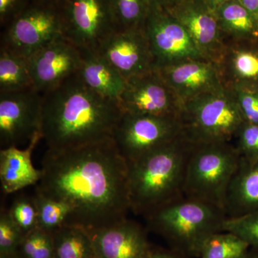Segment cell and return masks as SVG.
Returning a JSON list of instances; mask_svg holds the SVG:
<instances>
[{
	"mask_svg": "<svg viewBox=\"0 0 258 258\" xmlns=\"http://www.w3.org/2000/svg\"><path fill=\"white\" fill-rule=\"evenodd\" d=\"M88 232L96 258H149L152 253L147 230L128 218Z\"/></svg>",
	"mask_w": 258,
	"mask_h": 258,
	"instance_id": "cell-17",
	"label": "cell"
},
{
	"mask_svg": "<svg viewBox=\"0 0 258 258\" xmlns=\"http://www.w3.org/2000/svg\"><path fill=\"white\" fill-rule=\"evenodd\" d=\"M203 1L210 9L215 11L219 7L221 6L224 3L230 1V0H203Z\"/></svg>",
	"mask_w": 258,
	"mask_h": 258,
	"instance_id": "cell-38",
	"label": "cell"
},
{
	"mask_svg": "<svg viewBox=\"0 0 258 258\" xmlns=\"http://www.w3.org/2000/svg\"><path fill=\"white\" fill-rule=\"evenodd\" d=\"M117 30L143 28L149 13L147 0H111Z\"/></svg>",
	"mask_w": 258,
	"mask_h": 258,
	"instance_id": "cell-26",
	"label": "cell"
},
{
	"mask_svg": "<svg viewBox=\"0 0 258 258\" xmlns=\"http://www.w3.org/2000/svg\"><path fill=\"white\" fill-rule=\"evenodd\" d=\"M28 60L34 88L43 95L79 73L82 52L62 35L36 51Z\"/></svg>",
	"mask_w": 258,
	"mask_h": 258,
	"instance_id": "cell-13",
	"label": "cell"
},
{
	"mask_svg": "<svg viewBox=\"0 0 258 258\" xmlns=\"http://www.w3.org/2000/svg\"><path fill=\"white\" fill-rule=\"evenodd\" d=\"M32 0H0V26L3 29L18 16Z\"/></svg>",
	"mask_w": 258,
	"mask_h": 258,
	"instance_id": "cell-34",
	"label": "cell"
},
{
	"mask_svg": "<svg viewBox=\"0 0 258 258\" xmlns=\"http://www.w3.org/2000/svg\"><path fill=\"white\" fill-rule=\"evenodd\" d=\"M9 212L25 235L38 227V215L33 197L23 195L17 197Z\"/></svg>",
	"mask_w": 258,
	"mask_h": 258,
	"instance_id": "cell-29",
	"label": "cell"
},
{
	"mask_svg": "<svg viewBox=\"0 0 258 258\" xmlns=\"http://www.w3.org/2000/svg\"><path fill=\"white\" fill-rule=\"evenodd\" d=\"M42 95L35 88L0 93L1 149L30 142L40 132Z\"/></svg>",
	"mask_w": 258,
	"mask_h": 258,
	"instance_id": "cell-12",
	"label": "cell"
},
{
	"mask_svg": "<svg viewBox=\"0 0 258 258\" xmlns=\"http://www.w3.org/2000/svg\"><path fill=\"white\" fill-rule=\"evenodd\" d=\"M241 158V157H240ZM258 211V161L240 159L226 197L227 217H236Z\"/></svg>",
	"mask_w": 258,
	"mask_h": 258,
	"instance_id": "cell-20",
	"label": "cell"
},
{
	"mask_svg": "<svg viewBox=\"0 0 258 258\" xmlns=\"http://www.w3.org/2000/svg\"><path fill=\"white\" fill-rule=\"evenodd\" d=\"M34 88L28 57L0 47V93Z\"/></svg>",
	"mask_w": 258,
	"mask_h": 258,
	"instance_id": "cell-24",
	"label": "cell"
},
{
	"mask_svg": "<svg viewBox=\"0 0 258 258\" xmlns=\"http://www.w3.org/2000/svg\"><path fill=\"white\" fill-rule=\"evenodd\" d=\"M155 70L182 103L226 87L218 66L208 59L180 61Z\"/></svg>",
	"mask_w": 258,
	"mask_h": 258,
	"instance_id": "cell-15",
	"label": "cell"
},
{
	"mask_svg": "<svg viewBox=\"0 0 258 258\" xmlns=\"http://www.w3.org/2000/svg\"><path fill=\"white\" fill-rule=\"evenodd\" d=\"M245 258H258V247H249Z\"/></svg>",
	"mask_w": 258,
	"mask_h": 258,
	"instance_id": "cell-40",
	"label": "cell"
},
{
	"mask_svg": "<svg viewBox=\"0 0 258 258\" xmlns=\"http://www.w3.org/2000/svg\"><path fill=\"white\" fill-rule=\"evenodd\" d=\"M166 10L184 27L205 57L216 62L223 48L224 37L215 11L203 0H181Z\"/></svg>",
	"mask_w": 258,
	"mask_h": 258,
	"instance_id": "cell-16",
	"label": "cell"
},
{
	"mask_svg": "<svg viewBox=\"0 0 258 258\" xmlns=\"http://www.w3.org/2000/svg\"><path fill=\"white\" fill-rule=\"evenodd\" d=\"M35 1L40 2V3H45V4L52 5V6L58 7L60 8L62 3L66 0H35Z\"/></svg>",
	"mask_w": 258,
	"mask_h": 258,
	"instance_id": "cell-39",
	"label": "cell"
},
{
	"mask_svg": "<svg viewBox=\"0 0 258 258\" xmlns=\"http://www.w3.org/2000/svg\"><path fill=\"white\" fill-rule=\"evenodd\" d=\"M216 63L227 88L258 87V40L224 38Z\"/></svg>",
	"mask_w": 258,
	"mask_h": 258,
	"instance_id": "cell-18",
	"label": "cell"
},
{
	"mask_svg": "<svg viewBox=\"0 0 258 258\" xmlns=\"http://www.w3.org/2000/svg\"><path fill=\"white\" fill-rule=\"evenodd\" d=\"M226 218L222 209L185 197L146 217L149 228L162 237L171 249L192 258L200 257L211 236L223 232Z\"/></svg>",
	"mask_w": 258,
	"mask_h": 258,
	"instance_id": "cell-4",
	"label": "cell"
},
{
	"mask_svg": "<svg viewBox=\"0 0 258 258\" xmlns=\"http://www.w3.org/2000/svg\"><path fill=\"white\" fill-rule=\"evenodd\" d=\"M33 198L38 215V227L52 233L67 224L71 212L67 205L36 192Z\"/></svg>",
	"mask_w": 258,
	"mask_h": 258,
	"instance_id": "cell-27",
	"label": "cell"
},
{
	"mask_svg": "<svg viewBox=\"0 0 258 258\" xmlns=\"http://www.w3.org/2000/svg\"><path fill=\"white\" fill-rule=\"evenodd\" d=\"M52 235L53 258H96L92 239L86 229L66 225Z\"/></svg>",
	"mask_w": 258,
	"mask_h": 258,
	"instance_id": "cell-23",
	"label": "cell"
},
{
	"mask_svg": "<svg viewBox=\"0 0 258 258\" xmlns=\"http://www.w3.org/2000/svg\"><path fill=\"white\" fill-rule=\"evenodd\" d=\"M122 114L118 101L98 94L76 74L42 95L40 134L48 149L83 147L113 138Z\"/></svg>",
	"mask_w": 258,
	"mask_h": 258,
	"instance_id": "cell-2",
	"label": "cell"
},
{
	"mask_svg": "<svg viewBox=\"0 0 258 258\" xmlns=\"http://www.w3.org/2000/svg\"><path fill=\"white\" fill-rule=\"evenodd\" d=\"M241 5L248 10L258 21V0H238Z\"/></svg>",
	"mask_w": 258,
	"mask_h": 258,
	"instance_id": "cell-37",
	"label": "cell"
},
{
	"mask_svg": "<svg viewBox=\"0 0 258 258\" xmlns=\"http://www.w3.org/2000/svg\"><path fill=\"white\" fill-rule=\"evenodd\" d=\"M240 159L232 142H192L185 171V198L225 211L227 191Z\"/></svg>",
	"mask_w": 258,
	"mask_h": 258,
	"instance_id": "cell-5",
	"label": "cell"
},
{
	"mask_svg": "<svg viewBox=\"0 0 258 258\" xmlns=\"http://www.w3.org/2000/svg\"><path fill=\"white\" fill-rule=\"evenodd\" d=\"M180 119L183 133L193 143L232 142L244 122L227 87L184 102Z\"/></svg>",
	"mask_w": 258,
	"mask_h": 258,
	"instance_id": "cell-6",
	"label": "cell"
},
{
	"mask_svg": "<svg viewBox=\"0 0 258 258\" xmlns=\"http://www.w3.org/2000/svg\"><path fill=\"white\" fill-rule=\"evenodd\" d=\"M149 6L161 9L169 10L175 6L181 0H147Z\"/></svg>",
	"mask_w": 258,
	"mask_h": 258,
	"instance_id": "cell-36",
	"label": "cell"
},
{
	"mask_svg": "<svg viewBox=\"0 0 258 258\" xmlns=\"http://www.w3.org/2000/svg\"><path fill=\"white\" fill-rule=\"evenodd\" d=\"M125 79L155 69L154 56L143 28L116 30L97 50Z\"/></svg>",
	"mask_w": 258,
	"mask_h": 258,
	"instance_id": "cell-14",
	"label": "cell"
},
{
	"mask_svg": "<svg viewBox=\"0 0 258 258\" xmlns=\"http://www.w3.org/2000/svg\"><path fill=\"white\" fill-rule=\"evenodd\" d=\"M143 30L154 56L155 68L190 59H208L168 10L149 7Z\"/></svg>",
	"mask_w": 258,
	"mask_h": 258,
	"instance_id": "cell-10",
	"label": "cell"
},
{
	"mask_svg": "<svg viewBox=\"0 0 258 258\" xmlns=\"http://www.w3.org/2000/svg\"><path fill=\"white\" fill-rule=\"evenodd\" d=\"M182 132L179 117L123 112L115 126L113 139L128 164L166 145Z\"/></svg>",
	"mask_w": 258,
	"mask_h": 258,
	"instance_id": "cell-8",
	"label": "cell"
},
{
	"mask_svg": "<svg viewBox=\"0 0 258 258\" xmlns=\"http://www.w3.org/2000/svg\"><path fill=\"white\" fill-rule=\"evenodd\" d=\"M81 52L82 62L78 74L83 82L98 94L118 101L125 87L124 78L98 52Z\"/></svg>",
	"mask_w": 258,
	"mask_h": 258,
	"instance_id": "cell-21",
	"label": "cell"
},
{
	"mask_svg": "<svg viewBox=\"0 0 258 258\" xmlns=\"http://www.w3.org/2000/svg\"><path fill=\"white\" fill-rule=\"evenodd\" d=\"M192 142L181 133L174 140L128 164L130 210L147 217L184 198L185 171Z\"/></svg>",
	"mask_w": 258,
	"mask_h": 258,
	"instance_id": "cell-3",
	"label": "cell"
},
{
	"mask_svg": "<svg viewBox=\"0 0 258 258\" xmlns=\"http://www.w3.org/2000/svg\"><path fill=\"white\" fill-rule=\"evenodd\" d=\"M18 252L22 258H53L52 233L37 227L25 235Z\"/></svg>",
	"mask_w": 258,
	"mask_h": 258,
	"instance_id": "cell-28",
	"label": "cell"
},
{
	"mask_svg": "<svg viewBox=\"0 0 258 258\" xmlns=\"http://www.w3.org/2000/svg\"><path fill=\"white\" fill-rule=\"evenodd\" d=\"M118 103L125 113L179 118L183 107L155 69L125 79Z\"/></svg>",
	"mask_w": 258,
	"mask_h": 258,
	"instance_id": "cell-11",
	"label": "cell"
},
{
	"mask_svg": "<svg viewBox=\"0 0 258 258\" xmlns=\"http://www.w3.org/2000/svg\"><path fill=\"white\" fill-rule=\"evenodd\" d=\"M248 244L229 232H217L204 244L199 258H245Z\"/></svg>",
	"mask_w": 258,
	"mask_h": 258,
	"instance_id": "cell-25",
	"label": "cell"
},
{
	"mask_svg": "<svg viewBox=\"0 0 258 258\" xmlns=\"http://www.w3.org/2000/svg\"><path fill=\"white\" fill-rule=\"evenodd\" d=\"M60 8L63 36L80 50L97 52L117 30L111 0H66Z\"/></svg>",
	"mask_w": 258,
	"mask_h": 258,
	"instance_id": "cell-9",
	"label": "cell"
},
{
	"mask_svg": "<svg viewBox=\"0 0 258 258\" xmlns=\"http://www.w3.org/2000/svg\"><path fill=\"white\" fill-rule=\"evenodd\" d=\"M224 38L258 40V21L238 0H230L215 11Z\"/></svg>",
	"mask_w": 258,
	"mask_h": 258,
	"instance_id": "cell-22",
	"label": "cell"
},
{
	"mask_svg": "<svg viewBox=\"0 0 258 258\" xmlns=\"http://www.w3.org/2000/svg\"><path fill=\"white\" fill-rule=\"evenodd\" d=\"M40 169L35 192L69 207L66 225L91 232L127 218L128 164L113 138L83 147L47 149Z\"/></svg>",
	"mask_w": 258,
	"mask_h": 258,
	"instance_id": "cell-1",
	"label": "cell"
},
{
	"mask_svg": "<svg viewBox=\"0 0 258 258\" xmlns=\"http://www.w3.org/2000/svg\"><path fill=\"white\" fill-rule=\"evenodd\" d=\"M235 97L244 120L258 124V87L229 88Z\"/></svg>",
	"mask_w": 258,
	"mask_h": 258,
	"instance_id": "cell-33",
	"label": "cell"
},
{
	"mask_svg": "<svg viewBox=\"0 0 258 258\" xmlns=\"http://www.w3.org/2000/svg\"><path fill=\"white\" fill-rule=\"evenodd\" d=\"M232 143L241 159L248 162L258 161V124L244 121L236 133Z\"/></svg>",
	"mask_w": 258,
	"mask_h": 258,
	"instance_id": "cell-32",
	"label": "cell"
},
{
	"mask_svg": "<svg viewBox=\"0 0 258 258\" xmlns=\"http://www.w3.org/2000/svg\"><path fill=\"white\" fill-rule=\"evenodd\" d=\"M0 258H22L20 257V254L18 252H15L14 254H9V255L3 256V257H0Z\"/></svg>",
	"mask_w": 258,
	"mask_h": 258,
	"instance_id": "cell-41",
	"label": "cell"
},
{
	"mask_svg": "<svg viewBox=\"0 0 258 258\" xmlns=\"http://www.w3.org/2000/svg\"><path fill=\"white\" fill-rule=\"evenodd\" d=\"M40 132L35 134L25 149L10 147L0 151V181L2 191L12 194L31 185L37 184L42 176L41 169L32 164V154L42 140Z\"/></svg>",
	"mask_w": 258,
	"mask_h": 258,
	"instance_id": "cell-19",
	"label": "cell"
},
{
	"mask_svg": "<svg viewBox=\"0 0 258 258\" xmlns=\"http://www.w3.org/2000/svg\"><path fill=\"white\" fill-rule=\"evenodd\" d=\"M25 234L15 223L9 210H2L0 214V257L18 252Z\"/></svg>",
	"mask_w": 258,
	"mask_h": 258,
	"instance_id": "cell-31",
	"label": "cell"
},
{
	"mask_svg": "<svg viewBox=\"0 0 258 258\" xmlns=\"http://www.w3.org/2000/svg\"><path fill=\"white\" fill-rule=\"evenodd\" d=\"M149 258H192L188 257L174 250V249H163L159 247H153L152 253Z\"/></svg>",
	"mask_w": 258,
	"mask_h": 258,
	"instance_id": "cell-35",
	"label": "cell"
},
{
	"mask_svg": "<svg viewBox=\"0 0 258 258\" xmlns=\"http://www.w3.org/2000/svg\"><path fill=\"white\" fill-rule=\"evenodd\" d=\"M223 230L237 235L249 247H258V211L240 217H227Z\"/></svg>",
	"mask_w": 258,
	"mask_h": 258,
	"instance_id": "cell-30",
	"label": "cell"
},
{
	"mask_svg": "<svg viewBox=\"0 0 258 258\" xmlns=\"http://www.w3.org/2000/svg\"><path fill=\"white\" fill-rule=\"evenodd\" d=\"M62 35L60 8L32 0L18 16L2 29L0 47L28 58Z\"/></svg>",
	"mask_w": 258,
	"mask_h": 258,
	"instance_id": "cell-7",
	"label": "cell"
}]
</instances>
